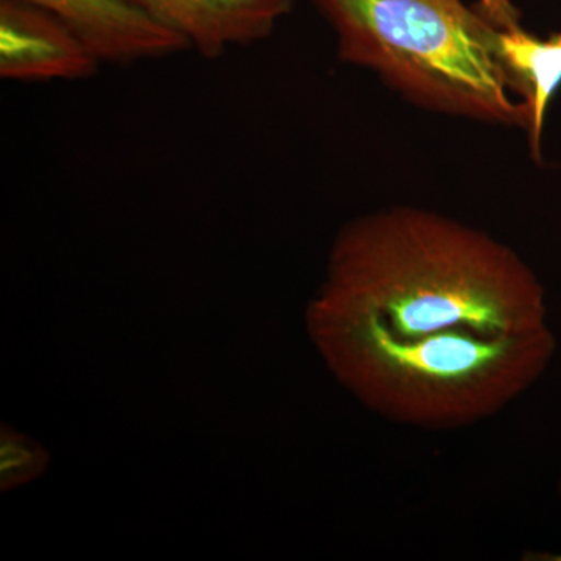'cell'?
Returning a JSON list of instances; mask_svg holds the SVG:
<instances>
[{
    "label": "cell",
    "mask_w": 561,
    "mask_h": 561,
    "mask_svg": "<svg viewBox=\"0 0 561 561\" xmlns=\"http://www.w3.org/2000/svg\"><path fill=\"white\" fill-rule=\"evenodd\" d=\"M101 61L57 16L25 0H0V76L83 80Z\"/></svg>",
    "instance_id": "cell-4"
},
{
    "label": "cell",
    "mask_w": 561,
    "mask_h": 561,
    "mask_svg": "<svg viewBox=\"0 0 561 561\" xmlns=\"http://www.w3.org/2000/svg\"><path fill=\"white\" fill-rule=\"evenodd\" d=\"M494 51L513 94H519L529 113L530 151L540 158L546 111L561 87V33L540 39L518 24L496 27Z\"/></svg>",
    "instance_id": "cell-7"
},
{
    "label": "cell",
    "mask_w": 561,
    "mask_h": 561,
    "mask_svg": "<svg viewBox=\"0 0 561 561\" xmlns=\"http://www.w3.org/2000/svg\"><path fill=\"white\" fill-rule=\"evenodd\" d=\"M311 302L368 317L401 339L457 328L486 335L548 328L540 283L515 251L486 232L412 206L345 225Z\"/></svg>",
    "instance_id": "cell-1"
},
{
    "label": "cell",
    "mask_w": 561,
    "mask_h": 561,
    "mask_svg": "<svg viewBox=\"0 0 561 561\" xmlns=\"http://www.w3.org/2000/svg\"><path fill=\"white\" fill-rule=\"evenodd\" d=\"M337 35L339 57L379 73L423 108L529 127L502 70L496 27L463 0H311Z\"/></svg>",
    "instance_id": "cell-3"
},
{
    "label": "cell",
    "mask_w": 561,
    "mask_h": 561,
    "mask_svg": "<svg viewBox=\"0 0 561 561\" xmlns=\"http://www.w3.org/2000/svg\"><path fill=\"white\" fill-rule=\"evenodd\" d=\"M47 449L9 424L0 431V490L2 493L27 485L46 471Z\"/></svg>",
    "instance_id": "cell-8"
},
{
    "label": "cell",
    "mask_w": 561,
    "mask_h": 561,
    "mask_svg": "<svg viewBox=\"0 0 561 561\" xmlns=\"http://www.w3.org/2000/svg\"><path fill=\"white\" fill-rule=\"evenodd\" d=\"M306 324L337 381L365 405L437 430L500 412L537 381L553 353L548 328L502 335L457 328L401 339L368 317L313 302Z\"/></svg>",
    "instance_id": "cell-2"
},
{
    "label": "cell",
    "mask_w": 561,
    "mask_h": 561,
    "mask_svg": "<svg viewBox=\"0 0 561 561\" xmlns=\"http://www.w3.org/2000/svg\"><path fill=\"white\" fill-rule=\"evenodd\" d=\"M190 41L202 57L217 58L232 46L272 35L294 0H127Z\"/></svg>",
    "instance_id": "cell-6"
},
{
    "label": "cell",
    "mask_w": 561,
    "mask_h": 561,
    "mask_svg": "<svg viewBox=\"0 0 561 561\" xmlns=\"http://www.w3.org/2000/svg\"><path fill=\"white\" fill-rule=\"evenodd\" d=\"M49 11L103 62H133L191 49L190 41L127 0H25Z\"/></svg>",
    "instance_id": "cell-5"
}]
</instances>
